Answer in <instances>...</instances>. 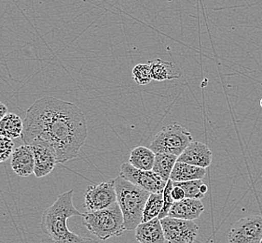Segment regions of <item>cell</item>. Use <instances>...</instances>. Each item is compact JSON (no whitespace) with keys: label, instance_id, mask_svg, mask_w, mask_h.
Here are the masks:
<instances>
[{"label":"cell","instance_id":"5b68a950","mask_svg":"<svg viewBox=\"0 0 262 243\" xmlns=\"http://www.w3.org/2000/svg\"><path fill=\"white\" fill-rule=\"evenodd\" d=\"M190 143L191 133L179 124H172L158 133L150 143V149L155 153H170L179 157Z\"/></svg>","mask_w":262,"mask_h":243},{"label":"cell","instance_id":"f1b7e54d","mask_svg":"<svg viewBox=\"0 0 262 243\" xmlns=\"http://www.w3.org/2000/svg\"><path fill=\"white\" fill-rule=\"evenodd\" d=\"M260 243H262V239H261V241H260Z\"/></svg>","mask_w":262,"mask_h":243},{"label":"cell","instance_id":"5bb4252c","mask_svg":"<svg viewBox=\"0 0 262 243\" xmlns=\"http://www.w3.org/2000/svg\"><path fill=\"white\" fill-rule=\"evenodd\" d=\"M136 238L138 243L165 242L161 220L155 218L149 222H141L136 228Z\"/></svg>","mask_w":262,"mask_h":243},{"label":"cell","instance_id":"83f0119b","mask_svg":"<svg viewBox=\"0 0 262 243\" xmlns=\"http://www.w3.org/2000/svg\"><path fill=\"white\" fill-rule=\"evenodd\" d=\"M41 243H46V241H44V240H43Z\"/></svg>","mask_w":262,"mask_h":243},{"label":"cell","instance_id":"7c38bea8","mask_svg":"<svg viewBox=\"0 0 262 243\" xmlns=\"http://www.w3.org/2000/svg\"><path fill=\"white\" fill-rule=\"evenodd\" d=\"M11 166L12 170L20 177H28L33 174L35 157L31 146L24 144L17 147L11 154Z\"/></svg>","mask_w":262,"mask_h":243},{"label":"cell","instance_id":"4fadbf2b","mask_svg":"<svg viewBox=\"0 0 262 243\" xmlns=\"http://www.w3.org/2000/svg\"><path fill=\"white\" fill-rule=\"evenodd\" d=\"M204 211L205 206L200 199L184 198L182 200L174 201L168 216L194 221L201 216Z\"/></svg>","mask_w":262,"mask_h":243},{"label":"cell","instance_id":"44dd1931","mask_svg":"<svg viewBox=\"0 0 262 243\" xmlns=\"http://www.w3.org/2000/svg\"><path fill=\"white\" fill-rule=\"evenodd\" d=\"M173 185H179L185 192V198L202 199L208 191L207 185L202 180H189L185 183H173Z\"/></svg>","mask_w":262,"mask_h":243},{"label":"cell","instance_id":"277c9868","mask_svg":"<svg viewBox=\"0 0 262 243\" xmlns=\"http://www.w3.org/2000/svg\"><path fill=\"white\" fill-rule=\"evenodd\" d=\"M82 225L101 240L120 237L125 231L124 219L118 203L101 211L84 213Z\"/></svg>","mask_w":262,"mask_h":243},{"label":"cell","instance_id":"603a6c76","mask_svg":"<svg viewBox=\"0 0 262 243\" xmlns=\"http://www.w3.org/2000/svg\"><path fill=\"white\" fill-rule=\"evenodd\" d=\"M173 188V183L171 180H169L166 184V186L164 188L163 192V207L162 212L159 215V219L162 220L163 218L167 217L169 215V212L172 209L174 200H173V196H172V190Z\"/></svg>","mask_w":262,"mask_h":243},{"label":"cell","instance_id":"6da1fadb","mask_svg":"<svg viewBox=\"0 0 262 243\" xmlns=\"http://www.w3.org/2000/svg\"><path fill=\"white\" fill-rule=\"evenodd\" d=\"M88 136L83 111L72 102L45 96L27 110L24 120L25 144H50L57 155L58 163L73 160L79 155Z\"/></svg>","mask_w":262,"mask_h":243},{"label":"cell","instance_id":"3957f363","mask_svg":"<svg viewBox=\"0 0 262 243\" xmlns=\"http://www.w3.org/2000/svg\"><path fill=\"white\" fill-rule=\"evenodd\" d=\"M114 180L117 203L123 215L125 230H136L142 222L145 205L150 193L121 178V176H118Z\"/></svg>","mask_w":262,"mask_h":243},{"label":"cell","instance_id":"4316f807","mask_svg":"<svg viewBox=\"0 0 262 243\" xmlns=\"http://www.w3.org/2000/svg\"><path fill=\"white\" fill-rule=\"evenodd\" d=\"M259 103H260V106H261L262 108V98L260 99V102H259Z\"/></svg>","mask_w":262,"mask_h":243},{"label":"cell","instance_id":"ffe728a7","mask_svg":"<svg viewBox=\"0 0 262 243\" xmlns=\"http://www.w3.org/2000/svg\"><path fill=\"white\" fill-rule=\"evenodd\" d=\"M163 207V194L159 193H151L148 198L147 203L145 205L144 212H143V218L142 222H147L151 221L155 218H158L160 213L162 212Z\"/></svg>","mask_w":262,"mask_h":243},{"label":"cell","instance_id":"ba28073f","mask_svg":"<svg viewBox=\"0 0 262 243\" xmlns=\"http://www.w3.org/2000/svg\"><path fill=\"white\" fill-rule=\"evenodd\" d=\"M261 239L262 217L259 215L238 220L228 234L229 243H260Z\"/></svg>","mask_w":262,"mask_h":243},{"label":"cell","instance_id":"7a4b0ae2","mask_svg":"<svg viewBox=\"0 0 262 243\" xmlns=\"http://www.w3.org/2000/svg\"><path fill=\"white\" fill-rule=\"evenodd\" d=\"M73 196V190L64 192L44 211L40 224L42 231L51 243H98L94 238L81 237L69 230V218L83 217L84 214L74 205Z\"/></svg>","mask_w":262,"mask_h":243},{"label":"cell","instance_id":"e0dca14e","mask_svg":"<svg viewBox=\"0 0 262 243\" xmlns=\"http://www.w3.org/2000/svg\"><path fill=\"white\" fill-rule=\"evenodd\" d=\"M156 153L151 149L145 146H137L131 152L129 157V164L136 169L150 171L153 169Z\"/></svg>","mask_w":262,"mask_h":243},{"label":"cell","instance_id":"9a60e30c","mask_svg":"<svg viewBox=\"0 0 262 243\" xmlns=\"http://www.w3.org/2000/svg\"><path fill=\"white\" fill-rule=\"evenodd\" d=\"M205 174H206L205 169L178 161L173 167L172 174L170 176V180L173 183H185L189 180H203V178H205Z\"/></svg>","mask_w":262,"mask_h":243},{"label":"cell","instance_id":"52a82bcc","mask_svg":"<svg viewBox=\"0 0 262 243\" xmlns=\"http://www.w3.org/2000/svg\"><path fill=\"white\" fill-rule=\"evenodd\" d=\"M161 222L167 243H194L199 234V227L193 221L167 216Z\"/></svg>","mask_w":262,"mask_h":243},{"label":"cell","instance_id":"7402d4cb","mask_svg":"<svg viewBox=\"0 0 262 243\" xmlns=\"http://www.w3.org/2000/svg\"><path fill=\"white\" fill-rule=\"evenodd\" d=\"M133 79L138 85H147L151 83V68L147 64H137L132 71Z\"/></svg>","mask_w":262,"mask_h":243},{"label":"cell","instance_id":"9c48e42d","mask_svg":"<svg viewBox=\"0 0 262 243\" xmlns=\"http://www.w3.org/2000/svg\"><path fill=\"white\" fill-rule=\"evenodd\" d=\"M121 178L130 181L134 185L143 188L144 190L151 193L163 194L167 181L163 180L160 176L154 173L152 170L146 171L136 169L129 163H124L121 166L120 174Z\"/></svg>","mask_w":262,"mask_h":243},{"label":"cell","instance_id":"8992f818","mask_svg":"<svg viewBox=\"0 0 262 243\" xmlns=\"http://www.w3.org/2000/svg\"><path fill=\"white\" fill-rule=\"evenodd\" d=\"M117 203L115 180L103 181L101 184L89 185L85 192L84 208L88 212H96Z\"/></svg>","mask_w":262,"mask_h":243},{"label":"cell","instance_id":"2e32d148","mask_svg":"<svg viewBox=\"0 0 262 243\" xmlns=\"http://www.w3.org/2000/svg\"><path fill=\"white\" fill-rule=\"evenodd\" d=\"M149 66L151 68L152 79L157 82L179 79L182 76L179 67L173 62L163 61L162 59L158 58L150 61Z\"/></svg>","mask_w":262,"mask_h":243},{"label":"cell","instance_id":"484cf974","mask_svg":"<svg viewBox=\"0 0 262 243\" xmlns=\"http://www.w3.org/2000/svg\"><path fill=\"white\" fill-rule=\"evenodd\" d=\"M7 113H8V108L4 103L0 102V121L2 120V118L5 116Z\"/></svg>","mask_w":262,"mask_h":243},{"label":"cell","instance_id":"8fae6325","mask_svg":"<svg viewBox=\"0 0 262 243\" xmlns=\"http://www.w3.org/2000/svg\"><path fill=\"white\" fill-rule=\"evenodd\" d=\"M212 159L213 153L206 144L200 141H192L179 156L178 161L202 169H207L212 163Z\"/></svg>","mask_w":262,"mask_h":243},{"label":"cell","instance_id":"cb8c5ba5","mask_svg":"<svg viewBox=\"0 0 262 243\" xmlns=\"http://www.w3.org/2000/svg\"><path fill=\"white\" fill-rule=\"evenodd\" d=\"M14 151V143L11 138L0 136V163L10 158Z\"/></svg>","mask_w":262,"mask_h":243},{"label":"cell","instance_id":"d4e9b609","mask_svg":"<svg viewBox=\"0 0 262 243\" xmlns=\"http://www.w3.org/2000/svg\"><path fill=\"white\" fill-rule=\"evenodd\" d=\"M172 196H173L174 201L182 200L185 198V192L179 185H173Z\"/></svg>","mask_w":262,"mask_h":243},{"label":"cell","instance_id":"ac0fdd59","mask_svg":"<svg viewBox=\"0 0 262 243\" xmlns=\"http://www.w3.org/2000/svg\"><path fill=\"white\" fill-rule=\"evenodd\" d=\"M24 121L15 113H7L0 121V136L11 139L23 136Z\"/></svg>","mask_w":262,"mask_h":243},{"label":"cell","instance_id":"30bf717a","mask_svg":"<svg viewBox=\"0 0 262 243\" xmlns=\"http://www.w3.org/2000/svg\"><path fill=\"white\" fill-rule=\"evenodd\" d=\"M35 157L34 174L42 178L50 174L58 164L57 155L54 149L48 143H34L30 144Z\"/></svg>","mask_w":262,"mask_h":243},{"label":"cell","instance_id":"d6986e66","mask_svg":"<svg viewBox=\"0 0 262 243\" xmlns=\"http://www.w3.org/2000/svg\"><path fill=\"white\" fill-rule=\"evenodd\" d=\"M178 159V156L170 153H156L152 171L160 176L163 180L168 181Z\"/></svg>","mask_w":262,"mask_h":243}]
</instances>
